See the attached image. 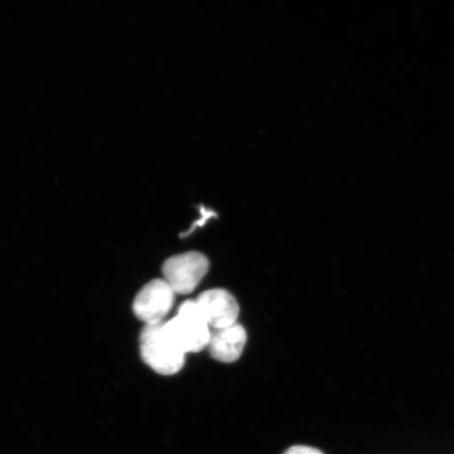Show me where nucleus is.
<instances>
[{
  "mask_svg": "<svg viewBox=\"0 0 454 454\" xmlns=\"http://www.w3.org/2000/svg\"><path fill=\"white\" fill-rule=\"evenodd\" d=\"M139 344L142 360L163 376H172L184 365L185 355L164 333L163 323L145 325L140 333Z\"/></svg>",
  "mask_w": 454,
  "mask_h": 454,
  "instance_id": "2",
  "label": "nucleus"
},
{
  "mask_svg": "<svg viewBox=\"0 0 454 454\" xmlns=\"http://www.w3.org/2000/svg\"><path fill=\"white\" fill-rule=\"evenodd\" d=\"M163 332L184 355L207 348L212 334L196 301L192 300L180 306L177 316L163 323Z\"/></svg>",
  "mask_w": 454,
  "mask_h": 454,
  "instance_id": "1",
  "label": "nucleus"
},
{
  "mask_svg": "<svg viewBox=\"0 0 454 454\" xmlns=\"http://www.w3.org/2000/svg\"><path fill=\"white\" fill-rule=\"evenodd\" d=\"M284 454H325L319 450H317V448L309 447V446H294L292 448H289L288 450L286 451Z\"/></svg>",
  "mask_w": 454,
  "mask_h": 454,
  "instance_id": "7",
  "label": "nucleus"
},
{
  "mask_svg": "<svg viewBox=\"0 0 454 454\" xmlns=\"http://www.w3.org/2000/svg\"><path fill=\"white\" fill-rule=\"evenodd\" d=\"M208 259L201 253L190 252L174 255L164 262V281L175 294H187L194 292L207 274Z\"/></svg>",
  "mask_w": 454,
  "mask_h": 454,
  "instance_id": "3",
  "label": "nucleus"
},
{
  "mask_svg": "<svg viewBox=\"0 0 454 454\" xmlns=\"http://www.w3.org/2000/svg\"><path fill=\"white\" fill-rule=\"evenodd\" d=\"M175 294L164 279L147 283L134 300L135 316L145 325H160L173 308Z\"/></svg>",
  "mask_w": 454,
  "mask_h": 454,
  "instance_id": "4",
  "label": "nucleus"
},
{
  "mask_svg": "<svg viewBox=\"0 0 454 454\" xmlns=\"http://www.w3.org/2000/svg\"><path fill=\"white\" fill-rule=\"evenodd\" d=\"M247 340L246 328L237 323L230 327L212 331L211 340H209L207 348L214 359L223 363H232L241 356Z\"/></svg>",
  "mask_w": 454,
  "mask_h": 454,
  "instance_id": "6",
  "label": "nucleus"
},
{
  "mask_svg": "<svg viewBox=\"0 0 454 454\" xmlns=\"http://www.w3.org/2000/svg\"><path fill=\"white\" fill-rule=\"evenodd\" d=\"M195 301L212 331L237 325L239 305L234 296L225 289H209Z\"/></svg>",
  "mask_w": 454,
  "mask_h": 454,
  "instance_id": "5",
  "label": "nucleus"
}]
</instances>
